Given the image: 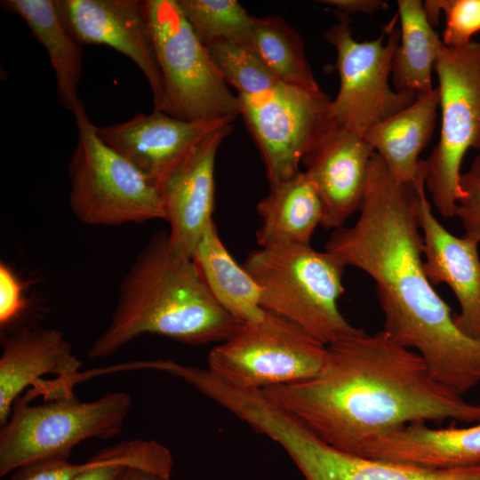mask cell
Returning a JSON list of instances; mask_svg holds the SVG:
<instances>
[{"mask_svg":"<svg viewBox=\"0 0 480 480\" xmlns=\"http://www.w3.org/2000/svg\"><path fill=\"white\" fill-rule=\"evenodd\" d=\"M417 204V184L398 182L374 153L357 220L333 230L324 251L373 280L382 331L417 352L436 381L462 395L480 383V340L457 326L426 275Z\"/></svg>","mask_w":480,"mask_h":480,"instance_id":"1","label":"cell"},{"mask_svg":"<svg viewBox=\"0 0 480 480\" xmlns=\"http://www.w3.org/2000/svg\"><path fill=\"white\" fill-rule=\"evenodd\" d=\"M317 437L360 455L372 438L413 422H480V404L436 381L421 356L382 330L326 345L314 377L261 390Z\"/></svg>","mask_w":480,"mask_h":480,"instance_id":"2","label":"cell"},{"mask_svg":"<svg viewBox=\"0 0 480 480\" xmlns=\"http://www.w3.org/2000/svg\"><path fill=\"white\" fill-rule=\"evenodd\" d=\"M241 324L214 299L193 259L177 252L168 232L160 230L122 278L110 322L87 356H110L147 333L188 345L222 342Z\"/></svg>","mask_w":480,"mask_h":480,"instance_id":"3","label":"cell"},{"mask_svg":"<svg viewBox=\"0 0 480 480\" xmlns=\"http://www.w3.org/2000/svg\"><path fill=\"white\" fill-rule=\"evenodd\" d=\"M243 267L261 290L262 308L284 316L329 345L358 332L340 313L345 265L309 245L260 248Z\"/></svg>","mask_w":480,"mask_h":480,"instance_id":"4","label":"cell"},{"mask_svg":"<svg viewBox=\"0 0 480 480\" xmlns=\"http://www.w3.org/2000/svg\"><path fill=\"white\" fill-rule=\"evenodd\" d=\"M132 407L125 392H107L81 402L74 392L31 405L18 397L0 430V476L20 468L50 460H68L79 443L116 437Z\"/></svg>","mask_w":480,"mask_h":480,"instance_id":"5","label":"cell"},{"mask_svg":"<svg viewBox=\"0 0 480 480\" xmlns=\"http://www.w3.org/2000/svg\"><path fill=\"white\" fill-rule=\"evenodd\" d=\"M143 13L160 68L164 112L189 122L240 116L234 95L180 9L177 0H145Z\"/></svg>","mask_w":480,"mask_h":480,"instance_id":"6","label":"cell"},{"mask_svg":"<svg viewBox=\"0 0 480 480\" xmlns=\"http://www.w3.org/2000/svg\"><path fill=\"white\" fill-rule=\"evenodd\" d=\"M78 139L68 164V204L88 226L164 220L158 184L97 134L86 113L75 117Z\"/></svg>","mask_w":480,"mask_h":480,"instance_id":"7","label":"cell"},{"mask_svg":"<svg viewBox=\"0 0 480 480\" xmlns=\"http://www.w3.org/2000/svg\"><path fill=\"white\" fill-rule=\"evenodd\" d=\"M435 71L441 108L440 137L420 165L433 205L442 217L451 219L461 196L464 156L470 148L480 150V43L459 48L444 44Z\"/></svg>","mask_w":480,"mask_h":480,"instance_id":"8","label":"cell"},{"mask_svg":"<svg viewBox=\"0 0 480 480\" xmlns=\"http://www.w3.org/2000/svg\"><path fill=\"white\" fill-rule=\"evenodd\" d=\"M326 346L291 320L267 311L256 323H242L211 349L208 370L244 390L308 380L322 368Z\"/></svg>","mask_w":480,"mask_h":480,"instance_id":"9","label":"cell"},{"mask_svg":"<svg viewBox=\"0 0 480 480\" xmlns=\"http://www.w3.org/2000/svg\"><path fill=\"white\" fill-rule=\"evenodd\" d=\"M237 97L240 116L257 145L269 184L298 173L304 156L337 125L332 100L321 90L280 82Z\"/></svg>","mask_w":480,"mask_h":480,"instance_id":"10","label":"cell"},{"mask_svg":"<svg viewBox=\"0 0 480 480\" xmlns=\"http://www.w3.org/2000/svg\"><path fill=\"white\" fill-rule=\"evenodd\" d=\"M338 22L324 34L337 52L340 88L332 101L338 125L362 136L377 124L413 103L418 97L392 89L389 77L400 29L388 26V36L358 42L351 34L349 17L337 12Z\"/></svg>","mask_w":480,"mask_h":480,"instance_id":"11","label":"cell"},{"mask_svg":"<svg viewBox=\"0 0 480 480\" xmlns=\"http://www.w3.org/2000/svg\"><path fill=\"white\" fill-rule=\"evenodd\" d=\"M252 424L283 447L306 480H480V465L430 468L341 452L274 403L261 406Z\"/></svg>","mask_w":480,"mask_h":480,"instance_id":"12","label":"cell"},{"mask_svg":"<svg viewBox=\"0 0 480 480\" xmlns=\"http://www.w3.org/2000/svg\"><path fill=\"white\" fill-rule=\"evenodd\" d=\"M69 32L83 46L105 44L129 57L145 76L154 109L164 112V90L140 0H55Z\"/></svg>","mask_w":480,"mask_h":480,"instance_id":"13","label":"cell"},{"mask_svg":"<svg viewBox=\"0 0 480 480\" xmlns=\"http://www.w3.org/2000/svg\"><path fill=\"white\" fill-rule=\"evenodd\" d=\"M232 130L226 124L211 132L157 181L171 244L188 257L213 221L215 159Z\"/></svg>","mask_w":480,"mask_h":480,"instance_id":"14","label":"cell"},{"mask_svg":"<svg viewBox=\"0 0 480 480\" xmlns=\"http://www.w3.org/2000/svg\"><path fill=\"white\" fill-rule=\"evenodd\" d=\"M417 190L426 275L433 285L449 286L460 306V312L454 313L457 326L480 340L479 244L465 235L452 234L438 221L427 197L423 177L417 182Z\"/></svg>","mask_w":480,"mask_h":480,"instance_id":"15","label":"cell"},{"mask_svg":"<svg viewBox=\"0 0 480 480\" xmlns=\"http://www.w3.org/2000/svg\"><path fill=\"white\" fill-rule=\"evenodd\" d=\"M374 153L364 136L337 124L304 156V172L323 202L324 228L344 227L360 210Z\"/></svg>","mask_w":480,"mask_h":480,"instance_id":"16","label":"cell"},{"mask_svg":"<svg viewBox=\"0 0 480 480\" xmlns=\"http://www.w3.org/2000/svg\"><path fill=\"white\" fill-rule=\"evenodd\" d=\"M229 122H189L164 112L140 113L96 126L100 138L158 181L211 132Z\"/></svg>","mask_w":480,"mask_h":480,"instance_id":"17","label":"cell"},{"mask_svg":"<svg viewBox=\"0 0 480 480\" xmlns=\"http://www.w3.org/2000/svg\"><path fill=\"white\" fill-rule=\"evenodd\" d=\"M82 365L59 330L23 328L4 337L0 356V425L7 422L20 394L35 386L41 376L54 374L56 385L73 391V378Z\"/></svg>","mask_w":480,"mask_h":480,"instance_id":"18","label":"cell"},{"mask_svg":"<svg viewBox=\"0 0 480 480\" xmlns=\"http://www.w3.org/2000/svg\"><path fill=\"white\" fill-rule=\"evenodd\" d=\"M359 456L430 468L479 466L480 422L440 428L410 423L372 438Z\"/></svg>","mask_w":480,"mask_h":480,"instance_id":"19","label":"cell"},{"mask_svg":"<svg viewBox=\"0 0 480 480\" xmlns=\"http://www.w3.org/2000/svg\"><path fill=\"white\" fill-rule=\"evenodd\" d=\"M438 108L435 88L364 135L398 182L413 186L423 175L420 155L433 135Z\"/></svg>","mask_w":480,"mask_h":480,"instance_id":"20","label":"cell"},{"mask_svg":"<svg viewBox=\"0 0 480 480\" xmlns=\"http://www.w3.org/2000/svg\"><path fill=\"white\" fill-rule=\"evenodd\" d=\"M261 225L256 232L260 248L309 245L324 219L322 199L304 172L270 184L257 204Z\"/></svg>","mask_w":480,"mask_h":480,"instance_id":"21","label":"cell"},{"mask_svg":"<svg viewBox=\"0 0 480 480\" xmlns=\"http://www.w3.org/2000/svg\"><path fill=\"white\" fill-rule=\"evenodd\" d=\"M2 8L20 16L48 52L55 73L60 103L75 117L85 112L78 95L82 45L67 28L55 0H4Z\"/></svg>","mask_w":480,"mask_h":480,"instance_id":"22","label":"cell"},{"mask_svg":"<svg viewBox=\"0 0 480 480\" xmlns=\"http://www.w3.org/2000/svg\"><path fill=\"white\" fill-rule=\"evenodd\" d=\"M209 291L219 304L242 323H256L266 310L261 290L223 244L212 221L202 236L192 257Z\"/></svg>","mask_w":480,"mask_h":480,"instance_id":"23","label":"cell"},{"mask_svg":"<svg viewBox=\"0 0 480 480\" xmlns=\"http://www.w3.org/2000/svg\"><path fill=\"white\" fill-rule=\"evenodd\" d=\"M396 4L400 37L392 60V82L396 91L420 98L435 89L432 73L444 44L422 1L398 0Z\"/></svg>","mask_w":480,"mask_h":480,"instance_id":"24","label":"cell"},{"mask_svg":"<svg viewBox=\"0 0 480 480\" xmlns=\"http://www.w3.org/2000/svg\"><path fill=\"white\" fill-rule=\"evenodd\" d=\"M252 48L282 83L319 91L303 39L284 19L253 17Z\"/></svg>","mask_w":480,"mask_h":480,"instance_id":"25","label":"cell"},{"mask_svg":"<svg viewBox=\"0 0 480 480\" xmlns=\"http://www.w3.org/2000/svg\"><path fill=\"white\" fill-rule=\"evenodd\" d=\"M177 3L204 46L228 41L252 48L253 17L237 1L177 0Z\"/></svg>","mask_w":480,"mask_h":480,"instance_id":"26","label":"cell"},{"mask_svg":"<svg viewBox=\"0 0 480 480\" xmlns=\"http://www.w3.org/2000/svg\"><path fill=\"white\" fill-rule=\"evenodd\" d=\"M92 465L73 480H118L127 467L171 476L173 458L171 451L156 440H124L101 449L92 458Z\"/></svg>","mask_w":480,"mask_h":480,"instance_id":"27","label":"cell"},{"mask_svg":"<svg viewBox=\"0 0 480 480\" xmlns=\"http://www.w3.org/2000/svg\"><path fill=\"white\" fill-rule=\"evenodd\" d=\"M205 47L222 78L236 88L237 94L259 93L280 83L252 48L228 41H217Z\"/></svg>","mask_w":480,"mask_h":480,"instance_id":"28","label":"cell"},{"mask_svg":"<svg viewBox=\"0 0 480 480\" xmlns=\"http://www.w3.org/2000/svg\"><path fill=\"white\" fill-rule=\"evenodd\" d=\"M423 6L433 27L438 23L440 12L444 13L442 42L446 47L468 45L480 31V0H428Z\"/></svg>","mask_w":480,"mask_h":480,"instance_id":"29","label":"cell"},{"mask_svg":"<svg viewBox=\"0 0 480 480\" xmlns=\"http://www.w3.org/2000/svg\"><path fill=\"white\" fill-rule=\"evenodd\" d=\"M460 187L461 196L454 217L460 220L464 235L480 245V154L474 158L469 169L461 173Z\"/></svg>","mask_w":480,"mask_h":480,"instance_id":"30","label":"cell"},{"mask_svg":"<svg viewBox=\"0 0 480 480\" xmlns=\"http://www.w3.org/2000/svg\"><path fill=\"white\" fill-rule=\"evenodd\" d=\"M26 308L21 283L12 270L0 263V324L4 326L15 320Z\"/></svg>","mask_w":480,"mask_h":480,"instance_id":"31","label":"cell"},{"mask_svg":"<svg viewBox=\"0 0 480 480\" xmlns=\"http://www.w3.org/2000/svg\"><path fill=\"white\" fill-rule=\"evenodd\" d=\"M319 3L334 6L338 12L347 15L357 12L371 15L388 6V2L382 0H323Z\"/></svg>","mask_w":480,"mask_h":480,"instance_id":"32","label":"cell"},{"mask_svg":"<svg viewBox=\"0 0 480 480\" xmlns=\"http://www.w3.org/2000/svg\"><path fill=\"white\" fill-rule=\"evenodd\" d=\"M118 480H172L171 476L155 474L137 467H127Z\"/></svg>","mask_w":480,"mask_h":480,"instance_id":"33","label":"cell"}]
</instances>
